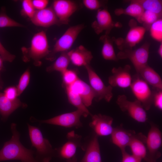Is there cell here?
Returning <instances> with one entry per match:
<instances>
[{
  "label": "cell",
  "mask_w": 162,
  "mask_h": 162,
  "mask_svg": "<svg viewBox=\"0 0 162 162\" xmlns=\"http://www.w3.org/2000/svg\"><path fill=\"white\" fill-rule=\"evenodd\" d=\"M116 103L123 112H127L134 119L139 122H145L148 119L146 110L137 100L131 101L124 94L119 95Z\"/></svg>",
  "instance_id": "30bf717a"
},
{
  "label": "cell",
  "mask_w": 162,
  "mask_h": 162,
  "mask_svg": "<svg viewBox=\"0 0 162 162\" xmlns=\"http://www.w3.org/2000/svg\"><path fill=\"white\" fill-rule=\"evenodd\" d=\"M16 125L15 123L11 124L12 136L9 140L4 143L0 150V162L18 160L22 162H39L34 157L35 152L26 148L20 142V134Z\"/></svg>",
  "instance_id": "6da1fadb"
},
{
  "label": "cell",
  "mask_w": 162,
  "mask_h": 162,
  "mask_svg": "<svg viewBox=\"0 0 162 162\" xmlns=\"http://www.w3.org/2000/svg\"><path fill=\"white\" fill-rule=\"evenodd\" d=\"M81 116L86 117L83 112L77 109L75 111L62 114L48 119L32 120H33L32 122L41 123L58 125L65 128H78L82 127V124L80 120Z\"/></svg>",
  "instance_id": "ba28073f"
},
{
  "label": "cell",
  "mask_w": 162,
  "mask_h": 162,
  "mask_svg": "<svg viewBox=\"0 0 162 162\" xmlns=\"http://www.w3.org/2000/svg\"><path fill=\"white\" fill-rule=\"evenodd\" d=\"M150 35L156 40L162 42V20L160 18L151 26L150 28Z\"/></svg>",
  "instance_id": "1f68e13d"
},
{
  "label": "cell",
  "mask_w": 162,
  "mask_h": 162,
  "mask_svg": "<svg viewBox=\"0 0 162 162\" xmlns=\"http://www.w3.org/2000/svg\"><path fill=\"white\" fill-rule=\"evenodd\" d=\"M10 27H23L24 26L13 20L5 13H0V28Z\"/></svg>",
  "instance_id": "836d02e7"
},
{
  "label": "cell",
  "mask_w": 162,
  "mask_h": 162,
  "mask_svg": "<svg viewBox=\"0 0 162 162\" xmlns=\"http://www.w3.org/2000/svg\"><path fill=\"white\" fill-rule=\"evenodd\" d=\"M67 141L62 146L56 148L57 155L62 159H70L75 155L77 148L82 146V136L75 133L74 130L68 133Z\"/></svg>",
  "instance_id": "4fadbf2b"
},
{
  "label": "cell",
  "mask_w": 162,
  "mask_h": 162,
  "mask_svg": "<svg viewBox=\"0 0 162 162\" xmlns=\"http://www.w3.org/2000/svg\"><path fill=\"white\" fill-rule=\"evenodd\" d=\"M65 88L69 103L77 108V109L83 112L86 117L89 114L91 115L87 107L84 104L79 94L69 87H66Z\"/></svg>",
  "instance_id": "83f0119b"
},
{
  "label": "cell",
  "mask_w": 162,
  "mask_h": 162,
  "mask_svg": "<svg viewBox=\"0 0 162 162\" xmlns=\"http://www.w3.org/2000/svg\"><path fill=\"white\" fill-rule=\"evenodd\" d=\"M27 126L32 146L36 149L35 158L39 162H50L57 155L56 148H53L49 140L43 137L38 128L28 123Z\"/></svg>",
  "instance_id": "7a4b0ae2"
},
{
  "label": "cell",
  "mask_w": 162,
  "mask_h": 162,
  "mask_svg": "<svg viewBox=\"0 0 162 162\" xmlns=\"http://www.w3.org/2000/svg\"><path fill=\"white\" fill-rule=\"evenodd\" d=\"M30 70L28 68L21 76L16 86L18 96L20 95L28 86L30 81Z\"/></svg>",
  "instance_id": "d6a6232c"
},
{
  "label": "cell",
  "mask_w": 162,
  "mask_h": 162,
  "mask_svg": "<svg viewBox=\"0 0 162 162\" xmlns=\"http://www.w3.org/2000/svg\"><path fill=\"white\" fill-rule=\"evenodd\" d=\"M3 61V59L0 56V73L4 69Z\"/></svg>",
  "instance_id": "ee69618b"
},
{
  "label": "cell",
  "mask_w": 162,
  "mask_h": 162,
  "mask_svg": "<svg viewBox=\"0 0 162 162\" xmlns=\"http://www.w3.org/2000/svg\"><path fill=\"white\" fill-rule=\"evenodd\" d=\"M3 93L7 98L11 100L17 99L18 96L17 89L15 86H11L7 88Z\"/></svg>",
  "instance_id": "f35d334b"
},
{
  "label": "cell",
  "mask_w": 162,
  "mask_h": 162,
  "mask_svg": "<svg viewBox=\"0 0 162 162\" xmlns=\"http://www.w3.org/2000/svg\"><path fill=\"white\" fill-rule=\"evenodd\" d=\"M154 92L153 104L160 110H162V90L157 89Z\"/></svg>",
  "instance_id": "8d00e7d4"
},
{
  "label": "cell",
  "mask_w": 162,
  "mask_h": 162,
  "mask_svg": "<svg viewBox=\"0 0 162 162\" xmlns=\"http://www.w3.org/2000/svg\"><path fill=\"white\" fill-rule=\"evenodd\" d=\"M33 5L35 9L39 10L46 8L49 1L47 0H32Z\"/></svg>",
  "instance_id": "60d3db41"
},
{
  "label": "cell",
  "mask_w": 162,
  "mask_h": 162,
  "mask_svg": "<svg viewBox=\"0 0 162 162\" xmlns=\"http://www.w3.org/2000/svg\"><path fill=\"white\" fill-rule=\"evenodd\" d=\"M62 78V86L64 87L70 86L79 79L76 70L67 69L61 73Z\"/></svg>",
  "instance_id": "4dcf8cb0"
},
{
  "label": "cell",
  "mask_w": 162,
  "mask_h": 162,
  "mask_svg": "<svg viewBox=\"0 0 162 162\" xmlns=\"http://www.w3.org/2000/svg\"><path fill=\"white\" fill-rule=\"evenodd\" d=\"M68 87L79 94L86 107L91 105L95 94L90 86L79 78L72 85Z\"/></svg>",
  "instance_id": "44dd1931"
},
{
  "label": "cell",
  "mask_w": 162,
  "mask_h": 162,
  "mask_svg": "<svg viewBox=\"0 0 162 162\" xmlns=\"http://www.w3.org/2000/svg\"><path fill=\"white\" fill-rule=\"evenodd\" d=\"M92 121L89 125L98 136H105L111 135L114 128L112 124L113 118L101 114L91 115Z\"/></svg>",
  "instance_id": "9a60e30c"
},
{
  "label": "cell",
  "mask_w": 162,
  "mask_h": 162,
  "mask_svg": "<svg viewBox=\"0 0 162 162\" xmlns=\"http://www.w3.org/2000/svg\"><path fill=\"white\" fill-rule=\"evenodd\" d=\"M52 7L62 25L68 24L70 16L78 8L74 2L69 0H55Z\"/></svg>",
  "instance_id": "5bb4252c"
},
{
  "label": "cell",
  "mask_w": 162,
  "mask_h": 162,
  "mask_svg": "<svg viewBox=\"0 0 162 162\" xmlns=\"http://www.w3.org/2000/svg\"><path fill=\"white\" fill-rule=\"evenodd\" d=\"M99 40L103 43L101 50L103 58L107 60L118 61V59L115 54L113 46L114 38H111L108 35L105 34L102 35Z\"/></svg>",
  "instance_id": "d4e9b609"
},
{
  "label": "cell",
  "mask_w": 162,
  "mask_h": 162,
  "mask_svg": "<svg viewBox=\"0 0 162 162\" xmlns=\"http://www.w3.org/2000/svg\"><path fill=\"white\" fill-rule=\"evenodd\" d=\"M115 25L107 10L99 9L97 11L96 20L92 23L91 26L97 34L105 31V34L108 35Z\"/></svg>",
  "instance_id": "2e32d148"
},
{
  "label": "cell",
  "mask_w": 162,
  "mask_h": 162,
  "mask_svg": "<svg viewBox=\"0 0 162 162\" xmlns=\"http://www.w3.org/2000/svg\"><path fill=\"white\" fill-rule=\"evenodd\" d=\"M2 82H1V80L0 78V88H2Z\"/></svg>",
  "instance_id": "f6af8a7d"
},
{
  "label": "cell",
  "mask_w": 162,
  "mask_h": 162,
  "mask_svg": "<svg viewBox=\"0 0 162 162\" xmlns=\"http://www.w3.org/2000/svg\"><path fill=\"white\" fill-rule=\"evenodd\" d=\"M135 134L134 130H126L122 127L114 128L111 134V141L121 151L124 150L126 146H128Z\"/></svg>",
  "instance_id": "ffe728a7"
},
{
  "label": "cell",
  "mask_w": 162,
  "mask_h": 162,
  "mask_svg": "<svg viewBox=\"0 0 162 162\" xmlns=\"http://www.w3.org/2000/svg\"><path fill=\"white\" fill-rule=\"evenodd\" d=\"M84 28L83 24H80L69 28L62 36L56 41L52 50L46 58L52 60L55 55L59 52L68 51L72 46L79 34Z\"/></svg>",
  "instance_id": "52a82bcc"
},
{
  "label": "cell",
  "mask_w": 162,
  "mask_h": 162,
  "mask_svg": "<svg viewBox=\"0 0 162 162\" xmlns=\"http://www.w3.org/2000/svg\"><path fill=\"white\" fill-rule=\"evenodd\" d=\"M68 54L70 62L78 67L90 65L93 58L91 52L82 45L68 52Z\"/></svg>",
  "instance_id": "d6986e66"
},
{
  "label": "cell",
  "mask_w": 162,
  "mask_h": 162,
  "mask_svg": "<svg viewBox=\"0 0 162 162\" xmlns=\"http://www.w3.org/2000/svg\"><path fill=\"white\" fill-rule=\"evenodd\" d=\"M150 44L145 42L136 49H128L120 51L116 55L118 59H129L133 64L138 73L148 65Z\"/></svg>",
  "instance_id": "277c9868"
},
{
  "label": "cell",
  "mask_w": 162,
  "mask_h": 162,
  "mask_svg": "<svg viewBox=\"0 0 162 162\" xmlns=\"http://www.w3.org/2000/svg\"><path fill=\"white\" fill-rule=\"evenodd\" d=\"M132 92L146 110L150 109L153 104L154 92L148 85L137 74L132 76L130 86Z\"/></svg>",
  "instance_id": "5b68a950"
},
{
  "label": "cell",
  "mask_w": 162,
  "mask_h": 162,
  "mask_svg": "<svg viewBox=\"0 0 162 162\" xmlns=\"http://www.w3.org/2000/svg\"><path fill=\"white\" fill-rule=\"evenodd\" d=\"M137 74L148 85L156 89L162 90V81L160 76L148 65Z\"/></svg>",
  "instance_id": "603a6c76"
},
{
  "label": "cell",
  "mask_w": 162,
  "mask_h": 162,
  "mask_svg": "<svg viewBox=\"0 0 162 162\" xmlns=\"http://www.w3.org/2000/svg\"><path fill=\"white\" fill-rule=\"evenodd\" d=\"M131 69L129 64L125 65L123 67H113L111 70L112 75L108 79L110 85L112 87H118L122 88L130 87L132 80Z\"/></svg>",
  "instance_id": "7c38bea8"
},
{
  "label": "cell",
  "mask_w": 162,
  "mask_h": 162,
  "mask_svg": "<svg viewBox=\"0 0 162 162\" xmlns=\"http://www.w3.org/2000/svg\"><path fill=\"white\" fill-rule=\"evenodd\" d=\"M129 23L130 28L125 39L114 38V42L120 50L132 49L142 40L145 33L146 29L143 26H137L134 20H130Z\"/></svg>",
  "instance_id": "8fae6325"
},
{
  "label": "cell",
  "mask_w": 162,
  "mask_h": 162,
  "mask_svg": "<svg viewBox=\"0 0 162 162\" xmlns=\"http://www.w3.org/2000/svg\"><path fill=\"white\" fill-rule=\"evenodd\" d=\"M66 162H77V158L76 155L72 158L66 160Z\"/></svg>",
  "instance_id": "b9f144b4"
},
{
  "label": "cell",
  "mask_w": 162,
  "mask_h": 162,
  "mask_svg": "<svg viewBox=\"0 0 162 162\" xmlns=\"http://www.w3.org/2000/svg\"><path fill=\"white\" fill-rule=\"evenodd\" d=\"M70 62L68 51L62 52L55 61L51 65L47 67L46 71L49 72L57 71L62 73L68 69Z\"/></svg>",
  "instance_id": "484cf974"
},
{
  "label": "cell",
  "mask_w": 162,
  "mask_h": 162,
  "mask_svg": "<svg viewBox=\"0 0 162 162\" xmlns=\"http://www.w3.org/2000/svg\"><path fill=\"white\" fill-rule=\"evenodd\" d=\"M158 53L160 56V57L162 58V43H161L160 44V45L159 46V47L158 48Z\"/></svg>",
  "instance_id": "7bdbcfd3"
},
{
  "label": "cell",
  "mask_w": 162,
  "mask_h": 162,
  "mask_svg": "<svg viewBox=\"0 0 162 162\" xmlns=\"http://www.w3.org/2000/svg\"><path fill=\"white\" fill-rule=\"evenodd\" d=\"M146 137L142 133H136L128 146L132 155L142 160H145L146 155Z\"/></svg>",
  "instance_id": "7402d4cb"
},
{
  "label": "cell",
  "mask_w": 162,
  "mask_h": 162,
  "mask_svg": "<svg viewBox=\"0 0 162 162\" xmlns=\"http://www.w3.org/2000/svg\"><path fill=\"white\" fill-rule=\"evenodd\" d=\"M35 11V9L32 3V0H24L22 1V11L23 15L31 19Z\"/></svg>",
  "instance_id": "e575fe53"
},
{
  "label": "cell",
  "mask_w": 162,
  "mask_h": 162,
  "mask_svg": "<svg viewBox=\"0 0 162 162\" xmlns=\"http://www.w3.org/2000/svg\"><path fill=\"white\" fill-rule=\"evenodd\" d=\"M22 52L24 61L32 60L35 65H40V60L46 57L50 52L46 32L42 31L34 34L32 39L30 47L23 49Z\"/></svg>",
  "instance_id": "3957f363"
},
{
  "label": "cell",
  "mask_w": 162,
  "mask_h": 162,
  "mask_svg": "<svg viewBox=\"0 0 162 162\" xmlns=\"http://www.w3.org/2000/svg\"><path fill=\"white\" fill-rule=\"evenodd\" d=\"M150 126L146 137L147 153L144 160L147 162H156L161 155L159 149L162 146V133L156 124L151 122Z\"/></svg>",
  "instance_id": "8992f818"
},
{
  "label": "cell",
  "mask_w": 162,
  "mask_h": 162,
  "mask_svg": "<svg viewBox=\"0 0 162 162\" xmlns=\"http://www.w3.org/2000/svg\"><path fill=\"white\" fill-rule=\"evenodd\" d=\"M81 148L85 154L80 162H102L98 136L94 134L85 146Z\"/></svg>",
  "instance_id": "ac0fdd59"
},
{
  "label": "cell",
  "mask_w": 162,
  "mask_h": 162,
  "mask_svg": "<svg viewBox=\"0 0 162 162\" xmlns=\"http://www.w3.org/2000/svg\"><path fill=\"white\" fill-rule=\"evenodd\" d=\"M122 162H141L142 160L137 158L133 155H130L125 150H122Z\"/></svg>",
  "instance_id": "ab89813d"
},
{
  "label": "cell",
  "mask_w": 162,
  "mask_h": 162,
  "mask_svg": "<svg viewBox=\"0 0 162 162\" xmlns=\"http://www.w3.org/2000/svg\"><path fill=\"white\" fill-rule=\"evenodd\" d=\"M130 4L125 8H118L115 10V14L119 16L122 14L128 15L138 19L144 11L142 6L134 0L130 1Z\"/></svg>",
  "instance_id": "4316f807"
},
{
  "label": "cell",
  "mask_w": 162,
  "mask_h": 162,
  "mask_svg": "<svg viewBox=\"0 0 162 162\" xmlns=\"http://www.w3.org/2000/svg\"><path fill=\"white\" fill-rule=\"evenodd\" d=\"M31 20L34 25L44 27L62 25L51 7L36 10Z\"/></svg>",
  "instance_id": "e0dca14e"
},
{
  "label": "cell",
  "mask_w": 162,
  "mask_h": 162,
  "mask_svg": "<svg viewBox=\"0 0 162 162\" xmlns=\"http://www.w3.org/2000/svg\"><path fill=\"white\" fill-rule=\"evenodd\" d=\"M82 2L85 6L90 10H98L102 6L100 2L97 0H83Z\"/></svg>",
  "instance_id": "74e56055"
},
{
  "label": "cell",
  "mask_w": 162,
  "mask_h": 162,
  "mask_svg": "<svg viewBox=\"0 0 162 162\" xmlns=\"http://www.w3.org/2000/svg\"><path fill=\"white\" fill-rule=\"evenodd\" d=\"M23 105L19 98L10 100L3 93L0 92V113L4 120H6L12 112Z\"/></svg>",
  "instance_id": "cb8c5ba5"
},
{
  "label": "cell",
  "mask_w": 162,
  "mask_h": 162,
  "mask_svg": "<svg viewBox=\"0 0 162 162\" xmlns=\"http://www.w3.org/2000/svg\"><path fill=\"white\" fill-rule=\"evenodd\" d=\"M0 56L3 61L11 62L15 58V56L10 53L4 47L0 41Z\"/></svg>",
  "instance_id": "d590c367"
},
{
  "label": "cell",
  "mask_w": 162,
  "mask_h": 162,
  "mask_svg": "<svg viewBox=\"0 0 162 162\" xmlns=\"http://www.w3.org/2000/svg\"><path fill=\"white\" fill-rule=\"evenodd\" d=\"M144 10H148L162 15V2L159 0H134Z\"/></svg>",
  "instance_id": "f546056e"
},
{
  "label": "cell",
  "mask_w": 162,
  "mask_h": 162,
  "mask_svg": "<svg viewBox=\"0 0 162 162\" xmlns=\"http://www.w3.org/2000/svg\"><path fill=\"white\" fill-rule=\"evenodd\" d=\"M161 17L162 15L149 11L144 10L136 20L139 23L142 24L143 26L147 30L149 29L151 25L153 23L161 18Z\"/></svg>",
  "instance_id": "f1b7e54d"
},
{
  "label": "cell",
  "mask_w": 162,
  "mask_h": 162,
  "mask_svg": "<svg viewBox=\"0 0 162 162\" xmlns=\"http://www.w3.org/2000/svg\"><path fill=\"white\" fill-rule=\"evenodd\" d=\"M85 67L88 73L90 86L95 93L96 100L98 101L104 99L110 102L113 97V87L110 85L105 86L90 65Z\"/></svg>",
  "instance_id": "9c48e42d"
}]
</instances>
